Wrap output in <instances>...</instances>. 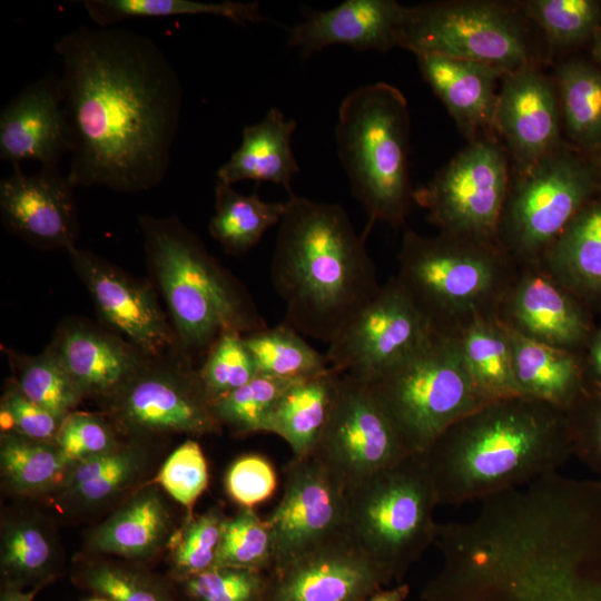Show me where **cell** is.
Instances as JSON below:
<instances>
[{
	"label": "cell",
	"mask_w": 601,
	"mask_h": 601,
	"mask_svg": "<svg viewBox=\"0 0 601 601\" xmlns=\"http://www.w3.org/2000/svg\"><path fill=\"white\" fill-rule=\"evenodd\" d=\"M70 128L75 187L134 194L165 178L183 88L150 37L120 27H79L56 41Z\"/></svg>",
	"instance_id": "6da1fadb"
},
{
	"label": "cell",
	"mask_w": 601,
	"mask_h": 601,
	"mask_svg": "<svg viewBox=\"0 0 601 601\" xmlns=\"http://www.w3.org/2000/svg\"><path fill=\"white\" fill-rule=\"evenodd\" d=\"M423 601H601V538L536 509L473 540L423 589Z\"/></svg>",
	"instance_id": "7a4b0ae2"
},
{
	"label": "cell",
	"mask_w": 601,
	"mask_h": 601,
	"mask_svg": "<svg viewBox=\"0 0 601 601\" xmlns=\"http://www.w3.org/2000/svg\"><path fill=\"white\" fill-rule=\"evenodd\" d=\"M423 454L439 504L460 505L558 472L573 450L564 411L513 396L463 416Z\"/></svg>",
	"instance_id": "3957f363"
},
{
	"label": "cell",
	"mask_w": 601,
	"mask_h": 601,
	"mask_svg": "<svg viewBox=\"0 0 601 601\" xmlns=\"http://www.w3.org/2000/svg\"><path fill=\"white\" fill-rule=\"evenodd\" d=\"M366 236L341 205L289 197L270 266L284 324L329 343L373 299L382 285Z\"/></svg>",
	"instance_id": "277c9868"
},
{
	"label": "cell",
	"mask_w": 601,
	"mask_h": 601,
	"mask_svg": "<svg viewBox=\"0 0 601 601\" xmlns=\"http://www.w3.org/2000/svg\"><path fill=\"white\" fill-rule=\"evenodd\" d=\"M139 226L184 351L207 353L225 332L247 335L268 327L246 289L178 218L142 216Z\"/></svg>",
	"instance_id": "5b68a950"
},
{
	"label": "cell",
	"mask_w": 601,
	"mask_h": 601,
	"mask_svg": "<svg viewBox=\"0 0 601 601\" xmlns=\"http://www.w3.org/2000/svg\"><path fill=\"white\" fill-rule=\"evenodd\" d=\"M397 279L436 332L455 334L479 316L499 315L519 267L496 243L406 228Z\"/></svg>",
	"instance_id": "8992f818"
},
{
	"label": "cell",
	"mask_w": 601,
	"mask_h": 601,
	"mask_svg": "<svg viewBox=\"0 0 601 601\" xmlns=\"http://www.w3.org/2000/svg\"><path fill=\"white\" fill-rule=\"evenodd\" d=\"M335 141L352 195L368 216L365 233L376 221L402 227L414 193L408 174L410 114L404 95L386 82L357 87L341 102Z\"/></svg>",
	"instance_id": "52a82bcc"
},
{
	"label": "cell",
	"mask_w": 601,
	"mask_h": 601,
	"mask_svg": "<svg viewBox=\"0 0 601 601\" xmlns=\"http://www.w3.org/2000/svg\"><path fill=\"white\" fill-rule=\"evenodd\" d=\"M346 535L397 583L434 544L439 505L423 453L346 491Z\"/></svg>",
	"instance_id": "ba28073f"
},
{
	"label": "cell",
	"mask_w": 601,
	"mask_h": 601,
	"mask_svg": "<svg viewBox=\"0 0 601 601\" xmlns=\"http://www.w3.org/2000/svg\"><path fill=\"white\" fill-rule=\"evenodd\" d=\"M366 384L411 453H424L452 424L489 403L467 372L456 336L436 331Z\"/></svg>",
	"instance_id": "9c48e42d"
},
{
	"label": "cell",
	"mask_w": 601,
	"mask_h": 601,
	"mask_svg": "<svg viewBox=\"0 0 601 601\" xmlns=\"http://www.w3.org/2000/svg\"><path fill=\"white\" fill-rule=\"evenodd\" d=\"M598 188L594 168L560 145L511 179L497 244L519 268L539 266Z\"/></svg>",
	"instance_id": "30bf717a"
},
{
	"label": "cell",
	"mask_w": 601,
	"mask_h": 601,
	"mask_svg": "<svg viewBox=\"0 0 601 601\" xmlns=\"http://www.w3.org/2000/svg\"><path fill=\"white\" fill-rule=\"evenodd\" d=\"M514 6L500 1H436L406 7L398 47L484 62L504 71L536 65L524 22Z\"/></svg>",
	"instance_id": "8fae6325"
},
{
	"label": "cell",
	"mask_w": 601,
	"mask_h": 601,
	"mask_svg": "<svg viewBox=\"0 0 601 601\" xmlns=\"http://www.w3.org/2000/svg\"><path fill=\"white\" fill-rule=\"evenodd\" d=\"M505 150L490 136L461 149L413 201L426 209L440 233L497 244V228L511 185Z\"/></svg>",
	"instance_id": "7c38bea8"
},
{
	"label": "cell",
	"mask_w": 601,
	"mask_h": 601,
	"mask_svg": "<svg viewBox=\"0 0 601 601\" xmlns=\"http://www.w3.org/2000/svg\"><path fill=\"white\" fill-rule=\"evenodd\" d=\"M149 358L114 396L106 414L119 434L144 441L161 434H218L223 426L199 378L184 361Z\"/></svg>",
	"instance_id": "4fadbf2b"
},
{
	"label": "cell",
	"mask_w": 601,
	"mask_h": 601,
	"mask_svg": "<svg viewBox=\"0 0 601 601\" xmlns=\"http://www.w3.org/2000/svg\"><path fill=\"white\" fill-rule=\"evenodd\" d=\"M411 454L370 386L338 374L336 401L313 456L347 491Z\"/></svg>",
	"instance_id": "5bb4252c"
},
{
	"label": "cell",
	"mask_w": 601,
	"mask_h": 601,
	"mask_svg": "<svg viewBox=\"0 0 601 601\" xmlns=\"http://www.w3.org/2000/svg\"><path fill=\"white\" fill-rule=\"evenodd\" d=\"M396 276L328 343L329 368L370 383L421 346L434 332Z\"/></svg>",
	"instance_id": "9a60e30c"
},
{
	"label": "cell",
	"mask_w": 601,
	"mask_h": 601,
	"mask_svg": "<svg viewBox=\"0 0 601 601\" xmlns=\"http://www.w3.org/2000/svg\"><path fill=\"white\" fill-rule=\"evenodd\" d=\"M344 486L315 456L292 459L283 495L266 518L275 546L272 572L346 533Z\"/></svg>",
	"instance_id": "2e32d148"
},
{
	"label": "cell",
	"mask_w": 601,
	"mask_h": 601,
	"mask_svg": "<svg viewBox=\"0 0 601 601\" xmlns=\"http://www.w3.org/2000/svg\"><path fill=\"white\" fill-rule=\"evenodd\" d=\"M72 268L86 286L102 319L149 358L180 346L154 288L95 253L67 249Z\"/></svg>",
	"instance_id": "e0dca14e"
},
{
	"label": "cell",
	"mask_w": 601,
	"mask_h": 601,
	"mask_svg": "<svg viewBox=\"0 0 601 601\" xmlns=\"http://www.w3.org/2000/svg\"><path fill=\"white\" fill-rule=\"evenodd\" d=\"M268 574L266 601H366L393 581L346 533Z\"/></svg>",
	"instance_id": "ac0fdd59"
},
{
	"label": "cell",
	"mask_w": 601,
	"mask_h": 601,
	"mask_svg": "<svg viewBox=\"0 0 601 601\" xmlns=\"http://www.w3.org/2000/svg\"><path fill=\"white\" fill-rule=\"evenodd\" d=\"M497 316L530 339L578 353L595 329L590 306L541 265L519 268Z\"/></svg>",
	"instance_id": "d6986e66"
},
{
	"label": "cell",
	"mask_w": 601,
	"mask_h": 601,
	"mask_svg": "<svg viewBox=\"0 0 601 601\" xmlns=\"http://www.w3.org/2000/svg\"><path fill=\"white\" fill-rule=\"evenodd\" d=\"M75 186L58 166L28 175L20 166L0 180V215L12 235L40 249H69L79 234Z\"/></svg>",
	"instance_id": "ffe728a7"
},
{
	"label": "cell",
	"mask_w": 601,
	"mask_h": 601,
	"mask_svg": "<svg viewBox=\"0 0 601 601\" xmlns=\"http://www.w3.org/2000/svg\"><path fill=\"white\" fill-rule=\"evenodd\" d=\"M560 117L555 82L538 65L503 73L493 130L505 141L519 170L561 145Z\"/></svg>",
	"instance_id": "44dd1931"
},
{
	"label": "cell",
	"mask_w": 601,
	"mask_h": 601,
	"mask_svg": "<svg viewBox=\"0 0 601 601\" xmlns=\"http://www.w3.org/2000/svg\"><path fill=\"white\" fill-rule=\"evenodd\" d=\"M70 128L60 77L46 76L19 91L0 112V158L58 166L70 154Z\"/></svg>",
	"instance_id": "7402d4cb"
},
{
	"label": "cell",
	"mask_w": 601,
	"mask_h": 601,
	"mask_svg": "<svg viewBox=\"0 0 601 601\" xmlns=\"http://www.w3.org/2000/svg\"><path fill=\"white\" fill-rule=\"evenodd\" d=\"M406 7L394 0H346L324 11H308L288 31V45L303 58L332 45L387 51L398 47Z\"/></svg>",
	"instance_id": "603a6c76"
},
{
	"label": "cell",
	"mask_w": 601,
	"mask_h": 601,
	"mask_svg": "<svg viewBox=\"0 0 601 601\" xmlns=\"http://www.w3.org/2000/svg\"><path fill=\"white\" fill-rule=\"evenodd\" d=\"M49 347L83 396L108 400L148 362L126 339L81 321L60 326Z\"/></svg>",
	"instance_id": "cb8c5ba5"
},
{
	"label": "cell",
	"mask_w": 601,
	"mask_h": 601,
	"mask_svg": "<svg viewBox=\"0 0 601 601\" xmlns=\"http://www.w3.org/2000/svg\"><path fill=\"white\" fill-rule=\"evenodd\" d=\"M424 80L472 141L493 131L497 93L504 70L437 55L416 56Z\"/></svg>",
	"instance_id": "d4e9b609"
},
{
	"label": "cell",
	"mask_w": 601,
	"mask_h": 601,
	"mask_svg": "<svg viewBox=\"0 0 601 601\" xmlns=\"http://www.w3.org/2000/svg\"><path fill=\"white\" fill-rule=\"evenodd\" d=\"M177 529L158 485L144 483L90 531L86 545L93 554L148 560L169 549Z\"/></svg>",
	"instance_id": "484cf974"
},
{
	"label": "cell",
	"mask_w": 601,
	"mask_h": 601,
	"mask_svg": "<svg viewBox=\"0 0 601 601\" xmlns=\"http://www.w3.org/2000/svg\"><path fill=\"white\" fill-rule=\"evenodd\" d=\"M505 328L522 396L566 412L588 388L583 353L549 346Z\"/></svg>",
	"instance_id": "4316f807"
},
{
	"label": "cell",
	"mask_w": 601,
	"mask_h": 601,
	"mask_svg": "<svg viewBox=\"0 0 601 601\" xmlns=\"http://www.w3.org/2000/svg\"><path fill=\"white\" fill-rule=\"evenodd\" d=\"M296 121L272 108L256 124L243 129L240 146L217 170V180L233 185L242 180L269 181L290 196L293 177L299 171L292 149Z\"/></svg>",
	"instance_id": "83f0119b"
},
{
	"label": "cell",
	"mask_w": 601,
	"mask_h": 601,
	"mask_svg": "<svg viewBox=\"0 0 601 601\" xmlns=\"http://www.w3.org/2000/svg\"><path fill=\"white\" fill-rule=\"evenodd\" d=\"M540 265L590 307L601 304V197L573 217Z\"/></svg>",
	"instance_id": "f1b7e54d"
},
{
	"label": "cell",
	"mask_w": 601,
	"mask_h": 601,
	"mask_svg": "<svg viewBox=\"0 0 601 601\" xmlns=\"http://www.w3.org/2000/svg\"><path fill=\"white\" fill-rule=\"evenodd\" d=\"M148 464L149 455L141 441L122 442L106 454L73 465L55 496L66 511L97 509L139 485Z\"/></svg>",
	"instance_id": "f546056e"
},
{
	"label": "cell",
	"mask_w": 601,
	"mask_h": 601,
	"mask_svg": "<svg viewBox=\"0 0 601 601\" xmlns=\"http://www.w3.org/2000/svg\"><path fill=\"white\" fill-rule=\"evenodd\" d=\"M60 553L55 529L41 513L19 510L2 518L0 569L6 587L45 585L55 577Z\"/></svg>",
	"instance_id": "4dcf8cb0"
},
{
	"label": "cell",
	"mask_w": 601,
	"mask_h": 601,
	"mask_svg": "<svg viewBox=\"0 0 601 601\" xmlns=\"http://www.w3.org/2000/svg\"><path fill=\"white\" fill-rule=\"evenodd\" d=\"M338 374H325L292 384L280 396L266 426V433L283 439L293 459L315 452L337 396Z\"/></svg>",
	"instance_id": "1f68e13d"
},
{
	"label": "cell",
	"mask_w": 601,
	"mask_h": 601,
	"mask_svg": "<svg viewBox=\"0 0 601 601\" xmlns=\"http://www.w3.org/2000/svg\"><path fill=\"white\" fill-rule=\"evenodd\" d=\"M453 335L474 385L487 402L522 396L508 332L497 315L475 317Z\"/></svg>",
	"instance_id": "d6a6232c"
},
{
	"label": "cell",
	"mask_w": 601,
	"mask_h": 601,
	"mask_svg": "<svg viewBox=\"0 0 601 601\" xmlns=\"http://www.w3.org/2000/svg\"><path fill=\"white\" fill-rule=\"evenodd\" d=\"M72 466L56 442L1 433L0 474L2 487L22 497L55 496L66 484Z\"/></svg>",
	"instance_id": "836d02e7"
},
{
	"label": "cell",
	"mask_w": 601,
	"mask_h": 601,
	"mask_svg": "<svg viewBox=\"0 0 601 601\" xmlns=\"http://www.w3.org/2000/svg\"><path fill=\"white\" fill-rule=\"evenodd\" d=\"M285 210L286 203L265 201L257 190L243 195L231 185L217 180L215 213L208 230L226 253L239 255L256 246L268 228L279 224Z\"/></svg>",
	"instance_id": "e575fe53"
},
{
	"label": "cell",
	"mask_w": 601,
	"mask_h": 601,
	"mask_svg": "<svg viewBox=\"0 0 601 601\" xmlns=\"http://www.w3.org/2000/svg\"><path fill=\"white\" fill-rule=\"evenodd\" d=\"M555 87L568 135L582 148H601V70L568 59L556 67Z\"/></svg>",
	"instance_id": "d590c367"
},
{
	"label": "cell",
	"mask_w": 601,
	"mask_h": 601,
	"mask_svg": "<svg viewBox=\"0 0 601 601\" xmlns=\"http://www.w3.org/2000/svg\"><path fill=\"white\" fill-rule=\"evenodd\" d=\"M80 3L97 27L102 28L115 27L130 19L173 16H215L237 24L265 20L257 1L208 3L193 0H85Z\"/></svg>",
	"instance_id": "8d00e7d4"
},
{
	"label": "cell",
	"mask_w": 601,
	"mask_h": 601,
	"mask_svg": "<svg viewBox=\"0 0 601 601\" xmlns=\"http://www.w3.org/2000/svg\"><path fill=\"white\" fill-rule=\"evenodd\" d=\"M258 375L302 381L331 371L325 355L313 348L293 327L282 323L244 335Z\"/></svg>",
	"instance_id": "74e56055"
},
{
	"label": "cell",
	"mask_w": 601,
	"mask_h": 601,
	"mask_svg": "<svg viewBox=\"0 0 601 601\" xmlns=\"http://www.w3.org/2000/svg\"><path fill=\"white\" fill-rule=\"evenodd\" d=\"M11 355L16 371L13 381L38 405L66 416L85 398L49 346L38 355Z\"/></svg>",
	"instance_id": "f35d334b"
},
{
	"label": "cell",
	"mask_w": 601,
	"mask_h": 601,
	"mask_svg": "<svg viewBox=\"0 0 601 601\" xmlns=\"http://www.w3.org/2000/svg\"><path fill=\"white\" fill-rule=\"evenodd\" d=\"M227 515L216 504L185 520L169 545V573L178 582L215 568Z\"/></svg>",
	"instance_id": "ab89813d"
},
{
	"label": "cell",
	"mask_w": 601,
	"mask_h": 601,
	"mask_svg": "<svg viewBox=\"0 0 601 601\" xmlns=\"http://www.w3.org/2000/svg\"><path fill=\"white\" fill-rule=\"evenodd\" d=\"M73 578L108 601H178L156 577L129 564L82 559Z\"/></svg>",
	"instance_id": "60d3db41"
},
{
	"label": "cell",
	"mask_w": 601,
	"mask_h": 601,
	"mask_svg": "<svg viewBox=\"0 0 601 601\" xmlns=\"http://www.w3.org/2000/svg\"><path fill=\"white\" fill-rule=\"evenodd\" d=\"M295 382L298 381L257 375L245 385L213 402V410L221 426H227L235 436L266 433L274 407L284 392Z\"/></svg>",
	"instance_id": "b9f144b4"
},
{
	"label": "cell",
	"mask_w": 601,
	"mask_h": 601,
	"mask_svg": "<svg viewBox=\"0 0 601 601\" xmlns=\"http://www.w3.org/2000/svg\"><path fill=\"white\" fill-rule=\"evenodd\" d=\"M519 8L554 47L579 45L601 28V2L595 0H529Z\"/></svg>",
	"instance_id": "7bdbcfd3"
},
{
	"label": "cell",
	"mask_w": 601,
	"mask_h": 601,
	"mask_svg": "<svg viewBox=\"0 0 601 601\" xmlns=\"http://www.w3.org/2000/svg\"><path fill=\"white\" fill-rule=\"evenodd\" d=\"M274 564V538L266 519H262L255 509L239 508L225 522L215 566L270 573Z\"/></svg>",
	"instance_id": "ee69618b"
},
{
	"label": "cell",
	"mask_w": 601,
	"mask_h": 601,
	"mask_svg": "<svg viewBox=\"0 0 601 601\" xmlns=\"http://www.w3.org/2000/svg\"><path fill=\"white\" fill-rule=\"evenodd\" d=\"M197 372L211 404L258 375L244 335L236 332H225L215 341Z\"/></svg>",
	"instance_id": "f6af8a7d"
},
{
	"label": "cell",
	"mask_w": 601,
	"mask_h": 601,
	"mask_svg": "<svg viewBox=\"0 0 601 601\" xmlns=\"http://www.w3.org/2000/svg\"><path fill=\"white\" fill-rule=\"evenodd\" d=\"M268 582L264 571L215 566L177 583L180 601H266Z\"/></svg>",
	"instance_id": "bcb514c9"
},
{
	"label": "cell",
	"mask_w": 601,
	"mask_h": 601,
	"mask_svg": "<svg viewBox=\"0 0 601 601\" xmlns=\"http://www.w3.org/2000/svg\"><path fill=\"white\" fill-rule=\"evenodd\" d=\"M209 482L208 465L200 445L189 439L176 447L159 469L152 483L194 516V506Z\"/></svg>",
	"instance_id": "7dc6e473"
},
{
	"label": "cell",
	"mask_w": 601,
	"mask_h": 601,
	"mask_svg": "<svg viewBox=\"0 0 601 601\" xmlns=\"http://www.w3.org/2000/svg\"><path fill=\"white\" fill-rule=\"evenodd\" d=\"M108 418L88 412H70L63 420L56 439L67 462L78 463L106 454L122 441Z\"/></svg>",
	"instance_id": "c3c4849f"
},
{
	"label": "cell",
	"mask_w": 601,
	"mask_h": 601,
	"mask_svg": "<svg viewBox=\"0 0 601 601\" xmlns=\"http://www.w3.org/2000/svg\"><path fill=\"white\" fill-rule=\"evenodd\" d=\"M66 416L29 400L14 381L7 384L1 397V433L16 432L30 439L56 442Z\"/></svg>",
	"instance_id": "681fc988"
},
{
	"label": "cell",
	"mask_w": 601,
	"mask_h": 601,
	"mask_svg": "<svg viewBox=\"0 0 601 601\" xmlns=\"http://www.w3.org/2000/svg\"><path fill=\"white\" fill-rule=\"evenodd\" d=\"M224 485L229 499L239 508L254 509L274 494L277 474L265 456L245 454L229 465Z\"/></svg>",
	"instance_id": "f907efd6"
},
{
	"label": "cell",
	"mask_w": 601,
	"mask_h": 601,
	"mask_svg": "<svg viewBox=\"0 0 601 601\" xmlns=\"http://www.w3.org/2000/svg\"><path fill=\"white\" fill-rule=\"evenodd\" d=\"M565 413L573 456L601 479V391L588 387Z\"/></svg>",
	"instance_id": "816d5d0a"
},
{
	"label": "cell",
	"mask_w": 601,
	"mask_h": 601,
	"mask_svg": "<svg viewBox=\"0 0 601 601\" xmlns=\"http://www.w3.org/2000/svg\"><path fill=\"white\" fill-rule=\"evenodd\" d=\"M583 357L588 387L601 391V326L595 327Z\"/></svg>",
	"instance_id": "f5cc1de1"
},
{
	"label": "cell",
	"mask_w": 601,
	"mask_h": 601,
	"mask_svg": "<svg viewBox=\"0 0 601 601\" xmlns=\"http://www.w3.org/2000/svg\"><path fill=\"white\" fill-rule=\"evenodd\" d=\"M408 584L400 582L395 587H384L377 590L366 601H405V599L408 597Z\"/></svg>",
	"instance_id": "db71d44e"
},
{
	"label": "cell",
	"mask_w": 601,
	"mask_h": 601,
	"mask_svg": "<svg viewBox=\"0 0 601 601\" xmlns=\"http://www.w3.org/2000/svg\"><path fill=\"white\" fill-rule=\"evenodd\" d=\"M42 587L43 585H37L32 590L22 591L20 588L4 585L0 601H33L35 595Z\"/></svg>",
	"instance_id": "11a10c76"
},
{
	"label": "cell",
	"mask_w": 601,
	"mask_h": 601,
	"mask_svg": "<svg viewBox=\"0 0 601 601\" xmlns=\"http://www.w3.org/2000/svg\"><path fill=\"white\" fill-rule=\"evenodd\" d=\"M593 47L592 52L598 61V63L601 66V28L598 30V32L593 37Z\"/></svg>",
	"instance_id": "9f6ffc18"
},
{
	"label": "cell",
	"mask_w": 601,
	"mask_h": 601,
	"mask_svg": "<svg viewBox=\"0 0 601 601\" xmlns=\"http://www.w3.org/2000/svg\"><path fill=\"white\" fill-rule=\"evenodd\" d=\"M87 601H108V600L102 597H97V598L89 599Z\"/></svg>",
	"instance_id": "6f0895ef"
},
{
	"label": "cell",
	"mask_w": 601,
	"mask_h": 601,
	"mask_svg": "<svg viewBox=\"0 0 601 601\" xmlns=\"http://www.w3.org/2000/svg\"><path fill=\"white\" fill-rule=\"evenodd\" d=\"M598 483H599V484H600V486H601V479H599V480H598Z\"/></svg>",
	"instance_id": "680465c9"
}]
</instances>
